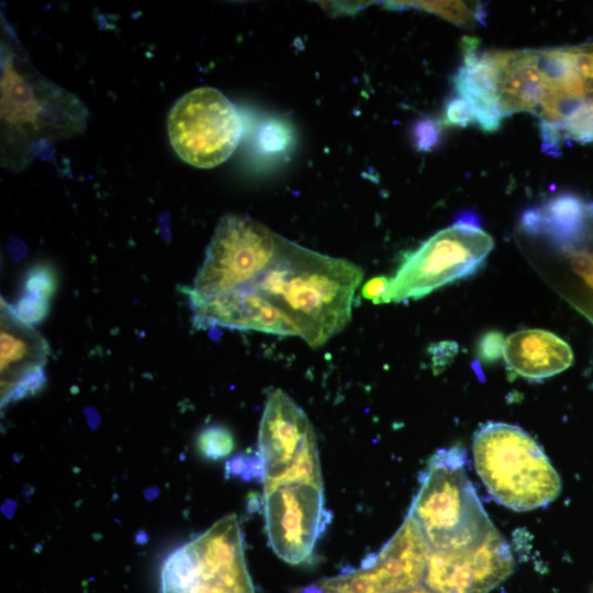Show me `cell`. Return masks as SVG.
I'll use <instances>...</instances> for the list:
<instances>
[{"label": "cell", "instance_id": "1", "mask_svg": "<svg viewBox=\"0 0 593 593\" xmlns=\"http://www.w3.org/2000/svg\"><path fill=\"white\" fill-rule=\"evenodd\" d=\"M362 271L355 264L279 238L266 271L245 289L272 302L293 323L298 336L316 348L350 321Z\"/></svg>", "mask_w": 593, "mask_h": 593}, {"label": "cell", "instance_id": "2", "mask_svg": "<svg viewBox=\"0 0 593 593\" xmlns=\"http://www.w3.org/2000/svg\"><path fill=\"white\" fill-rule=\"evenodd\" d=\"M478 475L493 499L514 511L547 506L558 497L561 480L540 445L523 428L489 422L473 435Z\"/></svg>", "mask_w": 593, "mask_h": 593}, {"label": "cell", "instance_id": "3", "mask_svg": "<svg viewBox=\"0 0 593 593\" xmlns=\"http://www.w3.org/2000/svg\"><path fill=\"white\" fill-rule=\"evenodd\" d=\"M466 451H437L422 475L410 512L430 549L458 547L484 537L494 528L467 474Z\"/></svg>", "mask_w": 593, "mask_h": 593}, {"label": "cell", "instance_id": "4", "mask_svg": "<svg viewBox=\"0 0 593 593\" xmlns=\"http://www.w3.org/2000/svg\"><path fill=\"white\" fill-rule=\"evenodd\" d=\"M161 593H255L234 514L175 549L160 572Z\"/></svg>", "mask_w": 593, "mask_h": 593}, {"label": "cell", "instance_id": "5", "mask_svg": "<svg viewBox=\"0 0 593 593\" xmlns=\"http://www.w3.org/2000/svg\"><path fill=\"white\" fill-rule=\"evenodd\" d=\"M280 235L242 214L217 223L205 258L188 289L190 304L208 301L255 282L271 264Z\"/></svg>", "mask_w": 593, "mask_h": 593}, {"label": "cell", "instance_id": "6", "mask_svg": "<svg viewBox=\"0 0 593 593\" xmlns=\"http://www.w3.org/2000/svg\"><path fill=\"white\" fill-rule=\"evenodd\" d=\"M492 248L479 224L458 221L437 232L402 261L391 278L390 302L417 300L473 275Z\"/></svg>", "mask_w": 593, "mask_h": 593}, {"label": "cell", "instance_id": "7", "mask_svg": "<svg viewBox=\"0 0 593 593\" xmlns=\"http://www.w3.org/2000/svg\"><path fill=\"white\" fill-rule=\"evenodd\" d=\"M167 127L177 155L203 169L228 159L243 134V121L235 105L211 87L183 94L171 108Z\"/></svg>", "mask_w": 593, "mask_h": 593}, {"label": "cell", "instance_id": "8", "mask_svg": "<svg viewBox=\"0 0 593 593\" xmlns=\"http://www.w3.org/2000/svg\"><path fill=\"white\" fill-rule=\"evenodd\" d=\"M258 447L264 484L322 479L313 426L304 411L280 389L268 395Z\"/></svg>", "mask_w": 593, "mask_h": 593}, {"label": "cell", "instance_id": "9", "mask_svg": "<svg viewBox=\"0 0 593 593\" xmlns=\"http://www.w3.org/2000/svg\"><path fill=\"white\" fill-rule=\"evenodd\" d=\"M429 544L409 512L401 527L360 569L320 583L322 593H398L423 584Z\"/></svg>", "mask_w": 593, "mask_h": 593}, {"label": "cell", "instance_id": "10", "mask_svg": "<svg viewBox=\"0 0 593 593\" xmlns=\"http://www.w3.org/2000/svg\"><path fill=\"white\" fill-rule=\"evenodd\" d=\"M266 529L276 555L291 564L307 561L328 519L323 483L264 488Z\"/></svg>", "mask_w": 593, "mask_h": 593}, {"label": "cell", "instance_id": "11", "mask_svg": "<svg viewBox=\"0 0 593 593\" xmlns=\"http://www.w3.org/2000/svg\"><path fill=\"white\" fill-rule=\"evenodd\" d=\"M513 569L510 546L494 527L471 544L430 549L423 584L433 593H489Z\"/></svg>", "mask_w": 593, "mask_h": 593}, {"label": "cell", "instance_id": "12", "mask_svg": "<svg viewBox=\"0 0 593 593\" xmlns=\"http://www.w3.org/2000/svg\"><path fill=\"white\" fill-rule=\"evenodd\" d=\"M1 406L35 394L46 381L45 338L1 299Z\"/></svg>", "mask_w": 593, "mask_h": 593}, {"label": "cell", "instance_id": "13", "mask_svg": "<svg viewBox=\"0 0 593 593\" xmlns=\"http://www.w3.org/2000/svg\"><path fill=\"white\" fill-rule=\"evenodd\" d=\"M193 324L298 336L291 320L260 293L242 289L208 301L190 304Z\"/></svg>", "mask_w": 593, "mask_h": 593}, {"label": "cell", "instance_id": "14", "mask_svg": "<svg viewBox=\"0 0 593 593\" xmlns=\"http://www.w3.org/2000/svg\"><path fill=\"white\" fill-rule=\"evenodd\" d=\"M463 64L454 76L456 93L470 104L474 121L485 132H494L504 118L499 99V69L490 52L477 53V38L465 36Z\"/></svg>", "mask_w": 593, "mask_h": 593}, {"label": "cell", "instance_id": "15", "mask_svg": "<svg viewBox=\"0 0 593 593\" xmlns=\"http://www.w3.org/2000/svg\"><path fill=\"white\" fill-rule=\"evenodd\" d=\"M506 365L528 380H542L566 370L573 360L570 346L545 329H523L504 340Z\"/></svg>", "mask_w": 593, "mask_h": 593}, {"label": "cell", "instance_id": "16", "mask_svg": "<svg viewBox=\"0 0 593 593\" xmlns=\"http://www.w3.org/2000/svg\"><path fill=\"white\" fill-rule=\"evenodd\" d=\"M499 69V99L503 116L516 112L536 113L546 81L534 65L529 51L490 52Z\"/></svg>", "mask_w": 593, "mask_h": 593}, {"label": "cell", "instance_id": "17", "mask_svg": "<svg viewBox=\"0 0 593 593\" xmlns=\"http://www.w3.org/2000/svg\"><path fill=\"white\" fill-rule=\"evenodd\" d=\"M15 65L12 58H2L1 119L7 127L41 131L48 123L44 120V101L35 86Z\"/></svg>", "mask_w": 593, "mask_h": 593}, {"label": "cell", "instance_id": "18", "mask_svg": "<svg viewBox=\"0 0 593 593\" xmlns=\"http://www.w3.org/2000/svg\"><path fill=\"white\" fill-rule=\"evenodd\" d=\"M198 448L206 458L220 459L233 451L234 438L224 426H208L198 436Z\"/></svg>", "mask_w": 593, "mask_h": 593}, {"label": "cell", "instance_id": "19", "mask_svg": "<svg viewBox=\"0 0 593 593\" xmlns=\"http://www.w3.org/2000/svg\"><path fill=\"white\" fill-rule=\"evenodd\" d=\"M293 134L289 125L281 120L267 121L259 130L258 145L268 154H278L287 150Z\"/></svg>", "mask_w": 593, "mask_h": 593}, {"label": "cell", "instance_id": "20", "mask_svg": "<svg viewBox=\"0 0 593 593\" xmlns=\"http://www.w3.org/2000/svg\"><path fill=\"white\" fill-rule=\"evenodd\" d=\"M418 4L459 26H469L474 19L482 21V11H473L462 1L421 2Z\"/></svg>", "mask_w": 593, "mask_h": 593}, {"label": "cell", "instance_id": "21", "mask_svg": "<svg viewBox=\"0 0 593 593\" xmlns=\"http://www.w3.org/2000/svg\"><path fill=\"white\" fill-rule=\"evenodd\" d=\"M56 276L47 266L38 265L27 271L23 293L49 301L56 290Z\"/></svg>", "mask_w": 593, "mask_h": 593}, {"label": "cell", "instance_id": "22", "mask_svg": "<svg viewBox=\"0 0 593 593\" xmlns=\"http://www.w3.org/2000/svg\"><path fill=\"white\" fill-rule=\"evenodd\" d=\"M474 121L473 111L458 93L450 96L444 105L443 123L447 126L467 127Z\"/></svg>", "mask_w": 593, "mask_h": 593}, {"label": "cell", "instance_id": "23", "mask_svg": "<svg viewBox=\"0 0 593 593\" xmlns=\"http://www.w3.org/2000/svg\"><path fill=\"white\" fill-rule=\"evenodd\" d=\"M441 138V126L438 121L426 118L418 120L413 126V139L421 152H430L438 146Z\"/></svg>", "mask_w": 593, "mask_h": 593}, {"label": "cell", "instance_id": "24", "mask_svg": "<svg viewBox=\"0 0 593 593\" xmlns=\"http://www.w3.org/2000/svg\"><path fill=\"white\" fill-rule=\"evenodd\" d=\"M47 300L22 293L13 307L16 315L27 324H34L45 318L48 313Z\"/></svg>", "mask_w": 593, "mask_h": 593}, {"label": "cell", "instance_id": "25", "mask_svg": "<svg viewBox=\"0 0 593 593\" xmlns=\"http://www.w3.org/2000/svg\"><path fill=\"white\" fill-rule=\"evenodd\" d=\"M539 133L542 141V152L548 155H559L563 134L559 124L539 120Z\"/></svg>", "mask_w": 593, "mask_h": 593}, {"label": "cell", "instance_id": "26", "mask_svg": "<svg viewBox=\"0 0 593 593\" xmlns=\"http://www.w3.org/2000/svg\"><path fill=\"white\" fill-rule=\"evenodd\" d=\"M391 278L377 276L368 280L362 287L361 294L371 300L373 304L390 303Z\"/></svg>", "mask_w": 593, "mask_h": 593}, {"label": "cell", "instance_id": "27", "mask_svg": "<svg viewBox=\"0 0 593 593\" xmlns=\"http://www.w3.org/2000/svg\"><path fill=\"white\" fill-rule=\"evenodd\" d=\"M504 339L500 332H489L483 335L479 345V357L486 362L495 361L503 355Z\"/></svg>", "mask_w": 593, "mask_h": 593}, {"label": "cell", "instance_id": "28", "mask_svg": "<svg viewBox=\"0 0 593 593\" xmlns=\"http://www.w3.org/2000/svg\"><path fill=\"white\" fill-rule=\"evenodd\" d=\"M398 593H433L429 589H427L424 584H421L418 586L401 591Z\"/></svg>", "mask_w": 593, "mask_h": 593}, {"label": "cell", "instance_id": "29", "mask_svg": "<svg viewBox=\"0 0 593 593\" xmlns=\"http://www.w3.org/2000/svg\"><path fill=\"white\" fill-rule=\"evenodd\" d=\"M590 593H593V586H592V589H591V592H590Z\"/></svg>", "mask_w": 593, "mask_h": 593}]
</instances>
